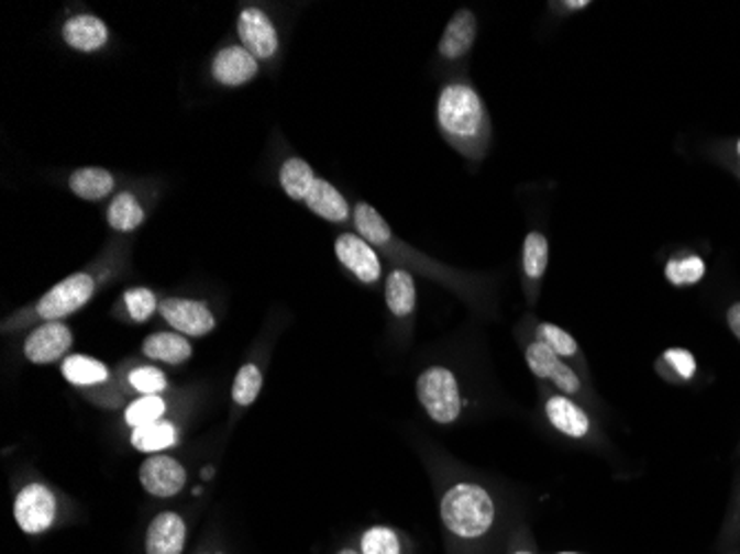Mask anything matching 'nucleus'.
Segmentation results:
<instances>
[{
  "label": "nucleus",
  "instance_id": "obj_29",
  "mask_svg": "<svg viewBox=\"0 0 740 554\" xmlns=\"http://www.w3.org/2000/svg\"><path fill=\"white\" fill-rule=\"evenodd\" d=\"M122 304H124V309H126V313L133 322H146L156 313V309H161V304L156 300V293L150 291V289H142V287L140 289H129L122 298Z\"/></svg>",
  "mask_w": 740,
  "mask_h": 554
},
{
  "label": "nucleus",
  "instance_id": "obj_31",
  "mask_svg": "<svg viewBox=\"0 0 740 554\" xmlns=\"http://www.w3.org/2000/svg\"><path fill=\"white\" fill-rule=\"evenodd\" d=\"M399 539L390 528H371L362 539V554H399Z\"/></svg>",
  "mask_w": 740,
  "mask_h": 554
},
{
  "label": "nucleus",
  "instance_id": "obj_24",
  "mask_svg": "<svg viewBox=\"0 0 740 554\" xmlns=\"http://www.w3.org/2000/svg\"><path fill=\"white\" fill-rule=\"evenodd\" d=\"M176 442H178V431L172 422H165V420L133 429L131 433L133 448L142 453H158V451L176 446Z\"/></svg>",
  "mask_w": 740,
  "mask_h": 554
},
{
  "label": "nucleus",
  "instance_id": "obj_10",
  "mask_svg": "<svg viewBox=\"0 0 740 554\" xmlns=\"http://www.w3.org/2000/svg\"><path fill=\"white\" fill-rule=\"evenodd\" d=\"M526 362L537 377L550 379L563 395H576L581 390L578 375L543 342L537 340L526 348Z\"/></svg>",
  "mask_w": 740,
  "mask_h": 554
},
{
  "label": "nucleus",
  "instance_id": "obj_16",
  "mask_svg": "<svg viewBox=\"0 0 740 554\" xmlns=\"http://www.w3.org/2000/svg\"><path fill=\"white\" fill-rule=\"evenodd\" d=\"M63 41L76 49V52H98L107 45L109 41V27L102 19L91 16V14H78L71 16L65 25H63Z\"/></svg>",
  "mask_w": 740,
  "mask_h": 554
},
{
  "label": "nucleus",
  "instance_id": "obj_11",
  "mask_svg": "<svg viewBox=\"0 0 740 554\" xmlns=\"http://www.w3.org/2000/svg\"><path fill=\"white\" fill-rule=\"evenodd\" d=\"M74 335L63 322H45L34 329L25 342V357L32 364H52L67 355Z\"/></svg>",
  "mask_w": 740,
  "mask_h": 554
},
{
  "label": "nucleus",
  "instance_id": "obj_37",
  "mask_svg": "<svg viewBox=\"0 0 740 554\" xmlns=\"http://www.w3.org/2000/svg\"><path fill=\"white\" fill-rule=\"evenodd\" d=\"M340 554H357V552H353V550H342Z\"/></svg>",
  "mask_w": 740,
  "mask_h": 554
},
{
  "label": "nucleus",
  "instance_id": "obj_26",
  "mask_svg": "<svg viewBox=\"0 0 740 554\" xmlns=\"http://www.w3.org/2000/svg\"><path fill=\"white\" fill-rule=\"evenodd\" d=\"M707 273L705 259L696 253H687V255H678L667 259L665 264V280L674 287H692L698 285Z\"/></svg>",
  "mask_w": 740,
  "mask_h": 554
},
{
  "label": "nucleus",
  "instance_id": "obj_3",
  "mask_svg": "<svg viewBox=\"0 0 740 554\" xmlns=\"http://www.w3.org/2000/svg\"><path fill=\"white\" fill-rule=\"evenodd\" d=\"M441 519L457 536H482L495 521L493 497L477 484H457L441 499Z\"/></svg>",
  "mask_w": 740,
  "mask_h": 554
},
{
  "label": "nucleus",
  "instance_id": "obj_23",
  "mask_svg": "<svg viewBox=\"0 0 740 554\" xmlns=\"http://www.w3.org/2000/svg\"><path fill=\"white\" fill-rule=\"evenodd\" d=\"M107 222L118 233H131L142 226L144 209L131 191H120L107 209Z\"/></svg>",
  "mask_w": 740,
  "mask_h": 554
},
{
  "label": "nucleus",
  "instance_id": "obj_17",
  "mask_svg": "<svg viewBox=\"0 0 740 554\" xmlns=\"http://www.w3.org/2000/svg\"><path fill=\"white\" fill-rule=\"evenodd\" d=\"M545 418L565 437L583 440L589 433V418L585 410L565 395H554L545 401Z\"/></svg>",
  "mask_w": 740,
  "mask_h": 554
},
{
  "label": "nucleus",
  "instance_id": "obj_13",
  "mask_svg": "<svg viewBox=\"0 0 740 554\" xmlns=\"http://www.w3.org/2000/svg\"><path fill=\"white\" fill-rule=\"evenodd\" d=\"M477 32H479L477 16L471 10H457L446 30H443V36L437 47L439 56L443 60H462L475 47Z\"/></svg>",
  "mask_w": 740,
  "mask_h": 554
},
{
  "label": "nucleus",
  "instance_id": "obj_27",
  "mask_svg": "<svg viewBox=\"0 0 740 554\" xmlns=\"http://www.w3.org/2000/svg\"><path fill=\"white\" fill-rule=\"evenodd\" d=\"M167 410V403L163 397L158 395H144L140 399H135L126 412H124V422L131 426V429H140V426H146V424H154V422H161L163 420V414Z\"/></svg>",
  "mask_w": 740,
  "mask_h": 554
},
{
  "label": "nucleus",
  "instance_id": "obj_21",
  "mask_svg": "<svg viewBox=\"0 0 740 554\" xmlns=\"http://www.w3.org/2000/svg\"><path fill=\"white\" fill-rule=\"evenodd\" d=\"M142 353L156 362L183 364L194 355V346L180 333H154L144 340Z\"/></svg>",
  "mask_w": 740,
  "mask_h": 554
},
{
  "label": "nucleus",
  "instance_id": "obj_30",
  "mask_svg": "<svg viewBox=\"0 0 740 554\" xmlns=\"http://www.w3.org/2000/svg\"><path fill=\"white\" fill-rule=\"evenodd\" d=\"M537 337L539 342H543L545 346H550L561 359L565 357H574L578 353V346L574 342V337L570 333H565L561 326L543 322L537 326Z\"/></svg>",
  "mask_w": 740,
  "mask_h": 554
},
{
  "label": "nucleus",
  "instance_id": "obj_7",
  "mask_svg": "<svg viewBox=\"0 0 740 554\" xmlns=\"http://www.w3.org/2000/svg\"><path fill=\"white\" fill-rule=\"evenodd\" d=\"M238 36L242 47L257 60H270L279 49V36L266 12L246 8L238 16Z\"/></svg>",
  "mask_w": 740,
  "mask_h": 554
},
{
  "label": "nucleus",
  "instance_id": "obj_32",
  "mask_svg": "<svg viewBox=\"0 0 740 554\" xmlns=\"http://www.w3.org/2000/svg\"><path fill=\"white\" fill-rule=\"evenodd\" d=\"M129 384L142 395H161L167 388V377L154 366H142L129 375Z\"/></svg>",
  "mask_w": 740,
  "mask_h": 554
},
{
  "label": "nucleus",
  "instance_id": "obj_19",
  "mask_svg": "<svg viewBox=\"0 0 740 554\" xmlns=\"http://www.w3.org/2000/svg\"><path fill=\"white\" fill-rule=\"evenodd\" d=\"M386 307L395 318H408L415 311L417 302V289L415 280L408 268H393L386 277V289H384Z\"/></svg>",
  "mask_w": 740,
  "mask_h": 554
},
{
  "label": "nucleus",
  "instance_id": "obj_6",
  "mask_svg": "<svg viewBox=\"0 0 740 554\" xmlns=\"http://www.w3.org/2000/svg\"><path fill=\"white\" fill-rule=\"evenodd\" d=\"M14 517L23 532L41 534L45 532L56 517V497L43 484L25 486L14 503Z\"/></svg>",
  "mask_w": 740,
  "mask_h": 554
},
{
  "label": "nucleus",
  "instance_id": "obj_12",
  "mask_svg": "<svg viewBox=\"0 0 740 554\" xmlns=\"http://www.w3.org/2000/svg\"><path fill=\"white\" fill-rule=\"evenodd\" d=\"M259 60L248 54L242 45L224 47L216 54L211 63L213 78L224 87H242L257 76Z\"/></svg>",
  "mask_w": 740,
  "mask_h": 554
},
{
  "label": "nucleus",
  "instance_id": "obj_1",
  "mask_svg": "<svg viewBox=\"0 0 740 554\" xmlns=\"http://www.w3.org/2000/svg\"><path fill=\"white\" fill-rule=\"evenodd\" d=\"M437 129L457 154L482 163L490 149L493 120L479 91L466 80L443 85L434 107Z\"/></svg>",
  "mask_w": 740,
  "mask_h": 554
},
{
  "label": "nucleus",
  "instance_id": "obj_9",
  "mask_svg": "<svg viewBox=\"0 0 740 554\" xmlns=\"http://www.w3.org/2000/svg\"><path fill=\"white\" fill-rule=\"evenodd\" d=\"M140 484L150 495L167 499L185 488L187 470L174 457L154 455L140 466Z\"/></svg>",
  "mask_w": 740,
  "mask_h": 554
},
{
  "label": "nucleus",
  "instance_id": "obj_35",
  "mask_svg": "<svg viewBox=\"0 0 740 554\" xmlns=\"http://www.w3.org/2000/svg\"><path fill=\"white\" fill-rule=\"evenodd\" d=\"M563 8H565V12H581V10L589 8V3H587V0H574V3H563Z\"/></svg>",
  "mask_w": 740,
  "mask_h": 554
},
{
  "label": "nucleus",
  "instance_id": "obj_25",
  "mask_svg": "<svg viewBox=\"0 0 740 554\" xmlns=\"http://www.w3.org/2000/svg\"><path fill=\"white\" fill-rule=\"evenodd\" d=\"M63 375L74 386H98L109 379V370L102 362L87 355H69L63 362Z\"/></svg>",
  "mask_w": 740,
  "mask_h": 554
},
{
  "label": "nucleus",
  "instance_id": "obj_15",
  "mask_svg": "<svg viewBox=\"0 0 740 554\" xmlns=\"http://www.w3.org/2000/svg\"><path fill=\"white\" fill-rule=\"evenodd\" d=\"M550 262V244L548 237L541 231H530L523 237V251H521V273L526 282V293L530 300L537 298L543 275L548 270Z\"/></svg>",
  "mask_w": 740,
  "mask_h": 554
},
{
  "label": "nucleus",
  "instance_id": "obj_38",
  "mask_svg": "<svg viewBox=\"0 0 740 554\" xmlns=\"http://www.w3.org/2000/svg\"><path fill=\"white\" fill-rule=\"evenodd\" d=\"M515 554H530V552H515Z\"/></svg>",
  "mask_w": 740,
  "mask_h": 554
},
{
  "label": "nucleus",
  "instance_id": "obj_34",
  "mask_svg": "<svg viewBox=\"0 0 740 554\" xmlns=\"http://www.w3.org/2000/svg\"><path fill=\"white\" fill-rule=\"evenodd\" d=\"M727 324L731 329V333L740 340V302L731 304L729 311H727Z\"/></svg>",
  "mask_w": 740,
  "mask_h": 554
},
{
  "label": "nucleus",
  "instance_id": "obj_14",
  "mask_svg": "<svg viewBox=\"0 0 740 554\" xmlns=\"http://www.w3.org/2000/svg\"><path fill=\"white\" fill-rule=\"evenodd\" d=\"M187 525L180 514H158L146 530V554H183Z\"/></svg>",
  "mask_w": 740,
  "mask_h": 554
},
{
  "label": "nucleus",
  "instance_id": "obj_22",
  "mask_svg": "<svg viewBox=\"0 0 740 554\" xmlns=\"http://www.w3.org/2000/svg\"><path fill=\"white\" fill-rule=\"evenodd\" d=\"M316 180L313 167L302 158H288L279 169V187L295 202H307Z\"/></svg>",
  "mask_w": 740,
  "mask_h": 554
},
{
  "label": "nucleus",
  "instance_id": "obj_8",
  "mask_svg": "<svg viewBox=\"0 0 740 554\" xmlns=\"http://www.w3.org/2000/svg\"><path fill=\"white\" fill-rule=\"evenodd\" d=\"M161 315L176 333L187 337H202L216 329V318L209 304L185 298H167L161 302Z\"/></svg>",
  "mask_w": 740,
  "mask_h": 554
},
{
  "label": "nucleus",
  "instance_id": "obj_5",
  "mask_svg": "<svg viewBox=\"0 0 740 554\" xmlns=\"http://www.w3.org/2000/svg\"><path fill=\"white\" fill-rule=\"evenodd\" d=\"M335 255L340 264L355 275L362 285H377L382 277V259L377 248L360 233H342L335 240Z\"/></svg>",
  "mask_w": 740,
  "mask_h": 554
},
{
  "label": "nucleus",
  "instance_id": "obj_4",
  "mask_svg": "<svg viewBox=\"0 0 740 554\" xmlns=\"http://www.w3.org/2000/svg\"><path fill=\"white\" fill-rule=\"evenodd\" d=\"M419 403L437 424H453L462 412L457 377L443 366H430L417 377Z\"/></svg>",
  "mask_w": 740,
  "mask_h": 554
},
{
  "label": "nucleus",
  "instance_id": "obj_36",
  "mask_svg": "<svg viewBox=\"0 0 740 554\" xmlns=\"http://www.w3.org/2000/svg\"><path fill=\"white\" fill-rule=\"evenodd\" d=\"M736 158H738V163H740V137L736 141Z\"/></svg>",
  "mask_w": 740,
  "mask_h": 554
},
{
  "label": "nucleus",
  "instance_id": "obj_28",
  "mask_svg": "<svg viewBox=\"0 0 740 554\" xmlns=\"http://www.w3.org/2000/svg\"><path fill=\"white\" fill-rule=\"evenodd\" d=\"M262 370L255 364H244L233 381V401L238 406H251L262 390Z\"/></svg>",
  "mask_w": 740,
  "mask_h": 554
},
{
  "label": "nucleus",
  "instance_id": "obj_18",
  "mask_svg": "<svg viewBox=\"0 0 740 554\" xmlns=\"http://www.w3.org/2000/svg\"><path fill=\"white\" fill-rule=\"evenodd\" d=\"M316 215L324 218L327 222L333 224H344L351 218V204L349 200L327 180L318 178L313 185V191L309 193L307 202H305Z\"/></svg>",
  "mask_w": 740,
  "mask_h": 554
},
{
  "label": "nucleus",
  "instance_id": "obj_33",
  "mask_svg": "<svg viewBox=\"0 0 740 554\" xmlns=\"http://www.w3.org/2000/svg\"><path fill=\"white\" fill-rule=\"evenodd\" d=\"M663 362L681 377V379H692L696 375V359L689 351L685 348H667L663 353Z\"/></svg>",
  "mask_w": 740,
  "mask_h": 554
},
{
  "label": "nucleus",
  "instance_id": "obj_2",
  "mask_svg": "<svg viewBox=\"0 0 740 554\" xmlns=\"http://www.w3.org/2000/svg\"><path fill=\"white\" fill-rule=\"evenodd\" d=\"M113 273V266L109 264H98L93 268L78 270L69 277H65L63 282L52 287L34 307L21 311L16 318L8 322L5 329H16L27 326L32 322H60L63 318L80 311L89 300L98 293V289L104 285L107 277Z\"/></svg>",
  "mask_w": 740,
  "mask_h": 554
},
{
  "label": "nucleus",
  "instance_id": "obj_20",
  "mask_svg": "<svg viewBox=\"0 0 740 554\" xmlns=\"http://www.w3.org/2000/svg\"><path fill=\"white\" fill-rule=\"evenodd\" d=\"M69 189L89 202L104 200L115 189V178L102 167H82L69 176Z\"/></svg>",
  "mask_w": 740,
  "mask_h": 554
}]
</instances>
